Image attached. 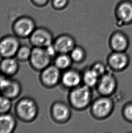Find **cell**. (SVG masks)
Listing matches in <instances>:
<instances>
[{
  "mask_svg": "<svg viewBox=\"0 0 132 133\" xmlns=\"http://www.w3.org/2000/svg\"><path fill=\"white\" fill-rule=\"evenodd\" d=\"M93 96L92 89L82 84L69 90L68 104L73 110L83 111L89 107Z\"/></svg>",
  "mask_w": 132,
  "mask_h": 133,
  "instance_id": "obj_1",
  "label": "cell"
},
{
  "mask_svg": "<svg viewBox=\"0 0 132 133\" xmlns=\"http://www.w3.org/2000/svg\"><path fill=\"white\" fill-rule=\"evenodd\" d=\"M14 113L22 122L29 123L35 120L39 115V106L33 98L29 96L21 98L14 106Z\"/></svg>",
  "mask_w": 132,
  "mask_h": 133,
  "instance_id": "obj_2",
  "label": "cell"
},
{
  "mask_svg": "<svg viewBox=\"0 0 132 133\" xmlns=\"http://www.w3.org/2000/svg\"><path fill=\"white\" fill-rule=\"evenodd\" d=\"M114 106V101L111 97L99 95L92 101L89 107L90 111L94 119L102 121L112 115Z\"/></svg>",
  "mask_w": 132,
  "mask_h": 133,
  "instance_id": "obj_3",
  "label": "cell"
},
{
  "mask_svg": "<svg viewBox=\"0 0 132 133\" xmlns=\"http://www.w3.org/2000/svg\"><path fill=\"white\" fill-rule=\"evenodd\" d=\"M115 16L118 28L128 34V27L132 24V2L123 0L120 2L116 7Z\"/></svg>",
  "mask_w": 132,
  "mask_h": 133,
  "instance_id": "obj_4",
  "label": "cell"
},
{
  "mask_svg": "<svg viewBox=\"0 0 132 133\" xmlns=\"http://www.w3.org/2000/svg\"><path fill=\"white\" fill-rule=\"evenodd\" d=\"M71 109L69 104L64 101H55L50 107V116L54 122L59 124H64L71 119Z\"/></svg>",
  "mask_w": 132,
  "mask_h": 133,
  "instance_id": "obj_5",
  "label": "cell"
},
{
  "mask_svg": "<svg viewBox=\"0 0 132 133\" xmlns=\"http://www.w3.org/2000/svg\"><path fill=\"white\" fill-rule=\"evenodd\" d=\"M117 79L111 72L107 71L100 77L96 89L99 95L111 97L118 88Z\"/></svg>",
  "mask_w": 132,
  "mask_h": 133,
  "instance_id": "obj_6",
  "label": "cell"
},
{
  "mask_svg": "<svg viewBox=\"0 0 132 133\" xmlns=\"http://www.w3.org/2000/svg\"><path fill=\"white\" fill-rule=\"evenodd\" d=\"M40 72L39 81L43 87L52 89L60 85L62 71L54 64H50Z\"/></svg>",
  "mask_w": 132,
  "mask_h": 133,
  "instance_id": "obj_7",
  "label": "cell"
},
{
  "mask_svg": "<svg viewBox=\"0 0 132 133\" xmlns=\"http://www.w3.org/2000/svg\"><path fill=\"white\" fill-rule=\"evenodd\" d=\"M36 28L35 22L29 16L20 17L13 24L14 34L19 38H29Z\"/></svg>",
  "mask_w": 132,
  "mask_h": 133,
  "instance_id": "obj_8",
  "label": "cell"
},
{
  "mask_svg": "<svg viewBox=\"0 0 132 133\" xmlns=\"http://www.w3.org/2000/svg\"><path fill=\"white\" fill-rule=\"evenodd\" d=\"M22 90L21 84L19 81L12 77H7L1 75L0 94L13 101L20 96Z\"/></svg>",
  "mask_w": 132,
  "mask_h": 133,
  "instance_id": "obj_9",
  "label": "cell"
},
{
  "mask_svg": "<svg viewBox=\"0 0 132 133\" xmlns=\"http://www.w3.org/2000/svg\"><path fill=\"white\" fill-rule=\"evenodd\" d=\"M52 60L45 48L33 47L29 61L34 70L40 72L51 64Z\"/></svg>",
  "mask_w": 132,
  "mask_h": 133,
  "instance_id": "obj_10",
  "label": "cell"
},
{
  "mask_svg": "<svg viewBox=\"0 0 132 133\" xmlns=\"http://www.w3.org/2000/svg\"><path fill=\"white\" fill-rule=\"evenodd\" d=\"M107 65L114 72H120L125 70L130 64V59L126 52L112 51L106 59Z\"/></svg>",
  "mask_w": 132,
  "mask_h": 133,
  "instance_id": "obj_11",
  "label": "cell"
},
{
  "mask_svg": "<svg viewBox=\"0 0 132 133\" xmlns=\"http://www.w3.org/2000/svg\"><path fill=\"white\" fill-rule=\"evenodd\" d=\"M29 38L32 47L43 48L53 43L54 39L52 31L43 27H36Z\"/></svg>",
  "mask_w": 132,
  "mask_h": 133,
  "instance_id": "obj_12",
  "label": "cell"
},
{
  "mask_svg": "<svg viewBox=\"0 0 132 133\" xmlns=\"http://www.w3.org/2000/svg\"><path fill=\"white\" fill-rule=\"evenodd\" d=\"M20 38L14 35H9L0 39V57H15L18 49L21 45Z\"/></svg>",
  "mask_w": 132,
  "mask_h": 133,
  "instance_id": "obj_13",
  "label": "cell"
},
{
  "mask_svg": "<svg viewBox=\"0 0 132 133\" xmlns=\"http://www.w3.org/2000/svg\"><path fill=\"white\" fill-rule=\"evenodd\" d=\"M130 42L129 36L121 30L113 32L108 39V45L112 51L126 52L130 45Z\"/></svg>",
  "mask_w": 132,
  "mask_h": 133,
  "instance_id": "obj_14",
  "label": "cell"
},
{
  "mask_svg": "<svg viewBox=\"0 0 132 133\" xmlns=\"http://www.w3.org/2000/svg\"><path fill=\"white\" fill-rule=\"evenodd\" d=\"M82 84V71L71 67L62 71L60 85L63 88L69 91Z\"/></svg>",
  "mask_w": 132,
  "mask_h": 133,
  "instance_id": "obj_15",
  "label": "cell"
},
{
  "mask_svg": "<svg viewBox=\"0 0 132 133\" xmlns=\"http://www.w3.org/2000/svg\"><path fill=\"white\" fill-rule=\"evenodd\" d=\"M53 45L58 54H69L77 45V40L72 35L63 33L54 38Z\"/></svg>",
  "mask_w": 132,
  "mask_h": 133,
  "instance_id": "obj_16",
  "label": "cell"
},
{
  "mask_svg": "<svg viewBox=\"0 0 132 133\" xmlns=\"http://www.w3.org/2000/svg\"><path fill=\"white\" fill-rule=\"evenodd\" d=\"M19 61L15 57L3 58L0 61V74L7 77H13L17 74Z\"/></svg>",
  "mask_w": 132,
  "mask_h": 133,
  "instance_id": "obj_17",
  "label": "cell"
},
{
  "mask_svg": "<svg viewBox=\"0 0 132 133\" xmlns=\"http://www.w3.org/2000/svg\"><path fill=\"white\" fill-rule=\"evenodd\" d=\"M16 115L10 112L0 115V133H12L17 126Z\"/></svg>",
  "mask_w": 132,
  "mask_h": 133,
  "instance_id": "obj_18",
  "label": "cell"
},
{
  "mask_svg": "<svg viewBox=\"0 0 132 133\" xmlns=\"http://www.w3.org/2000/svg\"><path fill=\"white\" fill-rule=\"evenodd\" d=\"M82 84L91 89L95 88L100 77L90 67H86L82 71Z\"/></svg>",
  "mask_w": 132,
  "mask_h": 133,
  "instance_id": "obj_19",
  "label": "cell"
},
{
  "mask_svg": "<svg viewBox=\"0 0 132 133\" xmlns=\"http://www.w3.org/2000/svg\"><path fill=\"white\" fill-rule=\"evenodd\" d=\"M53 61L54 65L62 71L71 68L73 63L69 54H58Z\"/></svg>",
  "mask_w": 132,
  "mask_h": 133,
  "instance_id": "obj_20",
  "label": "cell"
},
{
  "mask_svg": "<svg viewBox=\"0 0 132 133\" xmlns=\"http://www.w3.org/2000/svg\"><path fill=\"white\" fill-rule=\"evenodd\" d=\"M73 63L80 64L84 62L86 58V52L83 47L77 45L69 53Z\"/></svg>",
  "mask_w": 132,
  "mask_h": 133,
  "instance_id": "obj_21",
  "label": "cell"
},
{
  "mask_svg": "<svg viewBox=\"0 0 132 133\" xmlns=\"http://www.w3.org/2000/svg\"><path fill=\"white\" fill-rule=\"evenodd\" d=\"M32 48L26 45H21L16 52L15 57L18 61L25 62L29 61L32 52Z\"/></svg>",
  "mask_w": 132,
  "mask_h": 133,
  "instance_id": "obj_22",
  "label": "cell"
},
{
  "mask_svg": "<svg viewBox=\"0 0 132 133\" xmlns=\"http://www.w3.org/2000/svg\"><path fill=\"white\" fill-rule=\"evenodd\" d=\"M12 101L8 97L0 94V115L10 112L12 107Z\"/></svg>",
  "mask_w": 132,
  "mask_h": 133,
  "instance_id": "obj_23",
  "label": "cell"
},
{
  "mask_svg": "<svg viewBox=\"0 0 132 133\" xmlns=\"http://www.w3.org/2000/svg\"><path fill=\"white\" fill-rule=\"evenodd\" d=\"M121 114L122 117L126 121L132 123V101L126 103L123 105Z\"/></svg>",
  "mask_w": 132,
  "mask_h": 133,
  "instance_id": "obj_24",
  "label": "cell"
},
{
  "mask_svg": "<svg viewBox=\"0 0 132 133\" xmlns=\"http://www.w3.org/2000/svg\"><path fill=\"white\" fill-rule=\"evenodd\" d=\"M91 68L100 77L108 71L107 65L101 61H96L90 66Z\"/></svg>",
  "mask_w": 132,
  "mask_h": 133,
  "instance_id": "obj_25",
  "label": "cell"
},
{
  "mask_svg": "<svg viewBox=\"0 0 132 133\" xmlns=\"http://www.w3.org/2000/svg\"><path fill=\"white\" fill-rule=\"evenodd\" d=\"M50 1L52 9L55 11L65 9L69 2V0H51Z\"/></svg>",
  "mask_w": 132,
  "mask_h": 133,
  "instance_id": "obj_26",
  "label": "cell"
},
{
  "mask_svg": "<svg viewBox=\"0 0 132 133\" xmlns=\"http://www.w3.org/2000/svg\"><path fill=\"white\" fill-rule=\"evenodd\" d=\"M45 49L47 53H48L50 57L52 58L53 60L54 59V58L58 54L55 47L53 45V43L48 45L46 48H45Z\"/></svg>",
  "mask_w": 132,
  "mask_h": 133,
  "instance_id": "obj_27",
  "label": "cell"
},
{
  "mask_svg": "<svg viewBox=\"0 0 132 133\" xmlns=\"http://www.w3.org/2000/svg\"><path fill=\"white\" fill-rule=\"evenodd\" d=\"M34 4L39 6L46 5L51 0H31Z\"/></svg>",
  "mask_w": 132,
  "mask_h": 133,
  "instance_id": "obj_28",
  "label": "cell"
},
{
  "mask_svg": "<svg viewBox=\"0 0 132 133\" xmlns=\"http://www.w3.org/2000/svg\"><path fill=\"white\" fill-rule=\"evenodd\" d=\"M107 2H119L123 0H106Z\"/></svg>",
  "mask_w": 132,
  "mask_h": 133,
  "instance_id": "obj_29",
  "label": "cell"
}]
</instances>
